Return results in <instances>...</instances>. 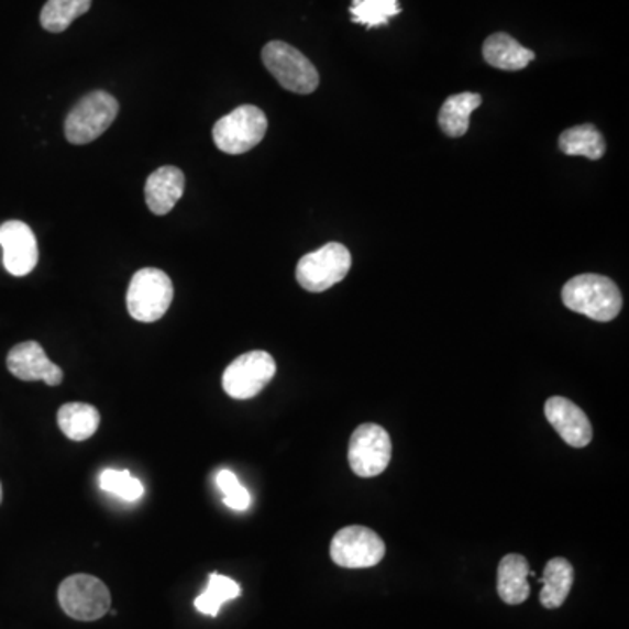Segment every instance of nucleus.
<instances>
[{
    "label": "nucleus",
    "mask_w": 629,
    "mask_h": 629,
    "mask_svg": "<svg viewBox=\"0 0 629 629\" xmlns=\"http://www.w3.org/2000/svg\"><path fill=\"white\" fill-rule=\"evenodd\" d=\"M387 553V545L378 533L366 527L341 528L331 542L332 562L343 569H371Z\"/></svg>",
    "instance_id": "obj_10"
},
{
    "label": "nucleus",
    "mask_w": 629,
    "mask_h": 629,
    "mask_svg": "<svg viewBox=\"0 0 629 629\" xmlns=\"http://www.w3.org/2000/svg\"><path fill=\"white\" fill-rule=\"evenodd\" d=\"M350 13L353 23L375 29L387 25L391 16L400 13L399 0H353Z\"/></svg>",
    "instance_id": "obj_23"
},
{
    "label": "nucleus",
    "mask_w": 629,
    "mask_h": 629,
    "mask_svg": "<svg viewBox=\"0 0 629 629\" xmlns=\"http://www.w3.org/2000/svg\"><path fill=\"white\" fill-rule=\"evenodd\" d=\"M219 489L224 495V504L233 510H245L251 506V494L243 488L239 477L231 471H221L216 476Z\"/></svg>",
    "instance_id": "obj_25"
},
{
    "label": "nucleus",
    "mask_w": 629,
    "mask_h": 629,
    "mask_svg": "<svg viewBox=\"0 0 629 629\" xmlns=\"http://www.w3.org/2000/svg\"><path fill=\"white\" fill-rule=\"evenodd\" d=\"M100 426V412L91 405L68 402L58 411V427L73 441H86Z\"/></svg>",
    "instance_id": "obj_19"
},
{
    "label": "nucleus",
    "mask_w": 629,
    "mask_h": 629,
    "mask_svg": "<svg viewBox=\"0 0 629 629\" xmlns=\"http://www.w3.org/2000/svg\"><path fill=\"white\" fill-rule=\"evenodd\" d=\"M268 130V118L260 107L242 106L213 124V142L225 154H243L260 145Z\"/></svg>",
    "instance_id": "obj_5"
},
{
    "label": "nucleus",
    "mask_w": 629,
    "mask_h": 629,
    "mask_svg": "<svg viewBox=\"0 0 629 629\" xmlns=\"http://www.w3.org/2000/svg\"><path fill=\"white\" fill-rule=\"evenodd\" d=\"M560 150L566 156H584L595 162L604 156L607 145L602 133L593 124H578L562 133Z\"/></svg>",
    "instance_id": "obj_20"
},
{
    "label": "nucleus",
    "mask_w": 629,
    "mask_h": 629,
    "mask_svg": "<svg viewBox=\"0 0 629 629\" xmlns=\"http://www.w3.org/2000/svg\"><path fill=\"white\" fill-rule=\"evenodd\" d=\"M8 369L22 382H44L49 387L64 382V371L47 358L37 341H25L14 346L8 355Z\"/></svg>",
    "instance_id": "obj_12"
},
{
    "label": "nucleus",
    "mask_w": 629,
    "mask_h": 629,
    "mask_svg": "<svg viewBox=\"0 0 629 629\" xmlns=\"http://www.w3.org/2000/svg\"><path fill=\"white\" fill-rule=\"evenodd\" d=\"M481 102L483 98L477 93H459L448 97L439 111V126L442 132L453 139L465 135L471 124L472 112L476 111Z\"/></svg>",
    "instance_id": "obj_18"
},
{
    "label": "nucleus",
    "mask_w": 629,
    "mask_h": 629,
    "mask_svg": "<svg viewBox=\"0 0 629 629\" xmlns=\"http://www.w3.org/2000/svg\"><path fill=\"white\" fill-rule=\"evenodd\" d=\"M120 112V103L107 91L86 95L81 102L68 112L65 136L74 145L90 144L106 133Z\"/></svg>",
    "instance_id": "obj_4"
},
{
    "label": "nucleus",
    "mask_w": 629,
    "mask_h": 629,
    "mask_svg": "<svg viewBox=\"0 0 629 629\" xmlns=\"http://www.w3.org/2000/svg\"><path fill=\"white\" fill-rule=\"evenodd\" d=\"M352 268V255L341 243L332 242L319 251L301 257L296 268V278L308 293H323L340 284Z\"/></svg>",
    "instance_id": "obj_6"
},
{
    "label": "nucleus",
    "mask_w": 629,
    "mask_h": 629,
    "mask_svg": "<svg viewBox=\"0 0 629 629\" xmlns=\"http://www.w3.org/2000/svg\"><path fill=\"white\" fill-rule=\"evenodd\" d=\"M544 412L549 423L570 446L586 448L592 442V421L572 400L566 397H551L545 402Z\"/></svg>",
    "instance_id": "obj_13"
},
{
    "label": "nucleus",
    "mask_w": 629,
    "mask_h": 629,
    "mask_svg": "<svg viewBox=\"0 0 629 629\" xmlns=\"http://www.w3.org/2000/svg\"><path fill=\"white\" fill-rule=\"evenodd\" d=\"M98 483H100V488H102L103 492L123 498L126 503H136V500H141V498L144 497V485L128 471L106 468V471L100 474Z\"/></svg>",
    "instance_id": "obj_24"
},
{
    "label": "nucleus",
    "mask_w": 629,
    "mask_h": 629,
    "mask_svg": "<svg viewBox=\"0 0 629 629\" xmlns=\"http://www.w3.org/2000/svg\"><path fill=\"white\" fill-rule=\"evenodd\" d=\"M91 0H47L41 11V25L44 31L60 34L73 25L74 20L88 13Z\"/></svg>",
    "instance_id": "obj_21"
},
{
    "label": "nucleus",
    "mask_w": 629,
    "mask_h": 629,
    "mask_svg": "<svg viewBox=\"0 0 629 629\" xmlns=\"http://www.w3.org/2000/svg\"><path fill=\"white\" fill-rule=\"evenodd\" d=\"M562 299L569 310L586 314L596 322H610L622 310V294L610 278L578 275L566 282Z\"/></svg>",
    "instance_id": "obj_1"
},
{
    "label": "nucleus",
    "mask_w": 629,
    "mask_h": 629,
    "mask_svg": "<svg viewBox=\"0 0 629 629\" xmlns=\"http://www.w3.org/2000/svg\"><path fill=\"white\" fill-rule=\"evenodd\" d=\"M240 595H242V587L239 583H234L233 578L210 574L207 589L195 599V607L205 616L216 617L225 602L239 598Z\"/></svg>",
    "instance_id": "obj_22"
},
{
    "label": "nucleus",
    "mask_w": 629,
    "mask_h": 629,
    "mask_svg": "<svg viewBox=\"0 0 629 629\" xmlns=\"http://www.w3.org/2000/svg\"><path fill=\"white\" fill-rule=\"evenodd\" d=\"M575 572L572 563L565 558H553L549 560L542 575V592H540V604L545 608H560L569 598L572 586H574Z\"/></svg>",
    "instance_id": "obj_17"
},
{
    "label": "nucleus",
    "mask_w": 629,
    "mask_h": 629,
    "mask_svg": "<svg viewBox=\"0 0 629 629\" xmlns=\"http://www.w3.org/2000/svg\"><path fill=\"white\" fill-rule=\"evenodd\" d=\"M483 56L492 67L500 70H521L528 67L530 62L536 60V53L532 49L521 46L515 37L509 34L489 35L483 44Z\"/></svg>",
    "instance_id": "obj_16"
},
{
    "label": "nucleus",
    "mask_w": 629,
    "mask_h": 629,
    "mask_svg": "<svg viewBox=\"0 0 629 629\" xmlns=\"http://www.w3.org/2000/svg\"><path fill=\"white\" fill-rule=\"evenodd\" d=\"M263 64L285 90L310 95L319 88L320 77L314 65L284 41H272L264 46Z\"/></svg>",
    "instance_id": "obj_3"
},
{
    "label": "nucleus",
    "mask_w": 629,
    "mask_h": 629,
    "mask_svg": "<svg viewBox=\"0 0 629 629\" xmlns=\"http://www.w3.org/2000/svg\"><path fill=\"white\" fill-rule=\"evenodd\" d=\"M58 599L68 617L76 621H97L111 608L109 587L88 574L70 575L58 587Z\"/></svg>",
    "instance_id": "obj_7"
},
{
    "label": "nucleus",
    "mask_w": 629,
    "mask_h": 629,
    "mask_svg": "<svg viewBox=\"0 0 629 629\" xmlns=\"http://www.w3.org/2000/svg\"><path fill=\"white\" fill-rule=\"evenodd\" d=\"M2 263L13 277H25L34 272L38 261L34 231L22 221H8L0 225Z\"/></svg>",
    "instance_id": "obj_11"
},
{
    "label": "nucleus",
    "mask_w": 629,
    "mask_h": 629,
    "mask_svg": "<svg viewBox=\"0 0 629 629\" xmlns=\"http://www.w3.org/2000/svg\"><path fill=\"white\" fill-rule=\"evenodd\" d=\"M277 373V362L263 350L243 353L225 367L222 388L233 399L245 400L260 396Z\"/></svg>",
    "instance_id": "obj_8"
},
{
    "label": "nucleus",
    "mask_w": 629,
    "mask_h": 629,
    "mask_svg": "<svg viewBox=\"0 0 629 629\" xmlns=\"http://www.w3.org/2000/svg\"><path fill=\"white\" fill-rule=\"evenodd\" d=\"M174 301V284L165 272L144 268L133 275L126 293L128 313L136 322L151 323L162 319Z\"/></svg>",
    "instance_id": "obj_2"
},
{
    "label": "nucleus",
    "mask_w": 629,
    "mask_h": 629,
    "mask_svg": "<svg viewBox=\"0 0 629 629\" xmlns=\"http://www.w3.org/2000/svg\"><path fill=\"white\" fill-rule=\"evenodd\" d=\"M530 565L521 554H507L498 565L497 592L504 604L521 605L530 596Z\"/></svg>",
    "instance_id": "obj_15"
},
{
    "label": "nucleus",
    "mask_w": 629,
    "mask_h": 629,
    "mask_svg": "<svg viewBox=\"0 0 629 629\" xmlns=\"http://www.w3.org/2000/svg\"><path fill=\"white\" fill-rule=\"evenodd\" d=\"M0 504H2V485H0Z\"/></svg>",
    "instance_id": "obj_26"
},
{
    "label": "nucleus",
    "mask_w": 629,
    "mask_h": 629,
    "mask_svg": "<svg viewBox=\"0 0 629 629\" xmlns=\"http://www.w3.org/2000/svg\"><path fill=\"white\" fill-rule=\"evenodd\" d=\"M391 439L376 423H362L353 430L349 444V464L358 477H376L390 464Z\"/></svg>",
    "instance_id": "obj_9"
},
{
    "label": "nucleus",
    "mask_w": 629,
    "mask_h": 629,
    "mask_svg": "<svg viewBox=\"0 0 629 629\" xmlns=\"http://www.w3.org/2000/svg\"><path fill=\"white\" fill-rule=\"evenodd\" d=\"M186 177L177 166H162L145 183V201L151 212L166 216L183 198Z\"/></svg>",
    "instance_id": "obj_14"
}]
</instances>
